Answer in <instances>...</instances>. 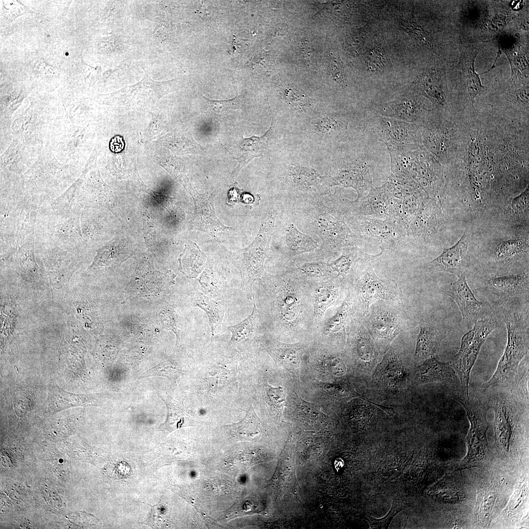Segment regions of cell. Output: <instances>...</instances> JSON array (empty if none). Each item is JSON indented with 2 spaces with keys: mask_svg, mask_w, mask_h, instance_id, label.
Returning a JSON list of instances; mask_svg holds the SVG:
<instances>
[{
  "mask_svg": "<svg viewBox=\"0 0 529 529\" xmlns=\"http://www.w3.org/2000/svg\"><path fill=\"white\" fill-rule=\"evenodd\" d=\"M503 313L507 330V343L495 372L481 386L484 391L494 385L511 381L517 374L519 364L529 352L528 319L511 306H505Z\"/></svg>",
  "mask_w": 529,
  "mask_h": 529,
  "instance_id": "1",
  "label": "cell"
},
{
  "mask_svg": "<svg viewBox=\"0 0 529 529\" xmlns=\"http://www.w3.org/2000/svg\"><path fill=\"white\" fill-rule=\"evenodd\" d=\"M276 214L269 213L262 219L254 240L246 247L232 254L235 265L240 271L242 288L253 294L254 282L261 279L264 262L269 249Z\"/></svg>",
  "mask_w": 529,
  "mask_h": 529,
  "instance_id": "2",
  "label": "cell"
},
{
  "mask_svg": "<svg viewBox=\"0 0 529 529\" xmlns=\"http://www.w3.org/2000/svg\"><path fill=\"white\" fill-rule=\"evenodd\" d=\"M310 225L330 249L339 250L353 247L359 238L347 224L342 211L317 203L310 209Z\"/></svg>",
  "mask_w": 529,
  "mask_h": 529,
  "instance_id": "3",
  "label": "cell"
},
{
  "mask_svg": "<svg viewBox=\"0 0 529 529\" xmlns=\"http://www.w3.org/2000/svg\"><path fill=\"white\" fill-rule=\"evenodd\" d=\"M498 327L496 320L485 317L478 320L462 337L458 352L450 361L460 380L464 397L470 398V374L480 350L489 334Z\"/></svg>",
  "mask_w": 529,
  "mask_h": 529,
  "instance_id": "4",
  "label": "cell"
},
{
  "mask_svg": "<svg viewBox=\"0 0 529 529\" xmlns=\"http://www.w3.org/2000/svg\"><path fill=\"white\" fill-rule=\"evenodd\" d=\"M369 137L383 142L386 146L417 149L422 143L419 126L372 113L362 121Z\"/></svg>",
  "mask_w": 529,
  "mask_h": 529,
  "instance_id": "5",
  "label": "cell"
},
{
  "mask_svg": "<svg viewBox=\"0 0 529 529\" xmlns=\"http://www.w3.org/2000/svg\"><path fill=\"white\" fill-rule=\"evenodd\" d=\"M456 400L464 408L470 422L466 439L467 453L459 467L476 465L486 459L488 452L486 433L489 424L486 417L489 407L480 401L464 397H457Z\"/></svg>",
  "mask_w": 529,
  "mask_h": 529,
  "instance_id": "6",
  "label": "cell"
},
{
  "mask_svg": "<svg viewBox=\"0 0 529 529\" xmlns=\"http://www.w3.org/2000/svg\"><path fill=\"white\" fill-rule=\"evenodd\" d=\"M345 221L359 239L376 245L382 251L394 248L407 235L404 229L390 219L352 215Z\"/></svg>",
  "mask_w": 529,
  "mask_h": 529,
  "instance_id": "7",
  "label": "cell"
},
{
  "mask_svg": "<svg viewBox=\"0 0 529 529\" xmlns=\"http://www.w3.org/2000/svg\"><path fill=\"white\" fill-rule=\"evenodd\" d=\"M375 163L369 155H362L350 162L342 161L333 176L328 179V186L352 188L357 192L359 198L371 188Z\"/></svg>",
  "mask_w": 529,
  "mask_h": 529,
  "instance_id": "8",
  "label": "cell"
},
{
  "mask_svg": "<svg viewBox=\"0 0 529 529\" xmlns=\"http://www.w3.org/2000/svg\"><path fill=\"white\" fill-rule=\"evenodd\" d=\"M494 412L495 442L501 451L508 453L516 433V420L519 406L511 395L499 394L491 402Z\"/></svg>",
  "mask_w": 529,
  "mask_h": 529,
  "instance_id": "9",
  "label": "cell"
},
{
  "mask_svg": "<svg viewBox=\"0 0 529 529\" xmlns=\"http://www.w3.org/2000/svg\"><path fill=\"white\" fill-rule=\"evenodd\" d=\"M143 78L132 85L126 86L112 94L120 106L132 107L155 102L168 93L169 81H156L144 70Z\"/></svg>",
  "mask_w": 529,
  "mask_h": 529,
  "instance_id": "10",
  "label": "cell"
},
{
  "mask_svg": "<svg viewBox=\"0 0 529 529\" xmlns=\"http://www.w3.org/2000/svg\"><path fill=\"white\" fill-rule=\"evenodd\" d=\"M446 294L456 303L461 312L464 325L472 326L484 316V303L479 301L469 288L465 275L462 274L458 279L446 289Z\"/></svg>",
  "mask_w": 529,
  "mask_h": 529,
  "instance_id": "11",
  "label": "cell"
},
{
  "mask_svg": "<svg viewBox=\"0 0 529 529\" xmlns=\"http://www.w3.org/2000/svg\"><path fill=\"white\" fill-rule=\"evenodd\" d=\"M392 195L384 185L371 188L368 194L355 201L347 199L352 215L372 216L382 220L390 219L389 202Z\"/></svg>",
  "mask_w": 529,
  "mask_h": 529,
  "instance_id": "12",
  "label": "cell"
},
{
  "mask_svg": "<svg viewBox=\"0 0 529 529\" xmlns=\"http://www.w3.org/2000/svg\"><path fill=\"white\" fill-rule=\"evenodd\" d=\"M275 305L279 319L283 325L289 327L298 324L302 317V299L298 288L289 283L277 287Z\"/></svg>",
  "mask_w": 529,
  "mask_h": 529,
  "instance_id": "13",
  "label": "cell"
},
{
  "mask_svg": "<svg viewBox=\"0 0 529 529\" xmlns=\"http://www.w3.org/2000/svg\"><path fill=\"white\" fill-rule=\"evenodd\" d=\"M425 111L422 103L417 98L406 96L376 105L372 108L371 112L382 116L418 124L424 118Z\"/></svg>",
  "mask_w": 529,
  "mask_h": 529,
  "instance_id": "14",
  "label": "cell"
},
{
  "mask_svg": "<svg viewBox=\"0 0 529 529\" xmlns=\"http://www.w3.org/2000/svg\"><path fill=\"white\" fill-rule=\"evenodd\" d=\"M468 238L465 232L452 247L444 248L442 253L428 264L435 271L445 272L458 277L464 273L468 265Z\"/></svg>",
  "mask_w": 529,
  "mask_h": 529,
  "instance_id": "15",
  "label": "cell"
},
{
  "mask_svg": "<svg viewBox=\"0 0 529 529\" xmlns=\"http://www.w3.org/2000/svg\"><path fill=\"white\" fill-rule=\"evenodd\" d=\"M429 321H423L420 325L414 354L418 362L433 357L438 351L447 331Z\"/></svg>",
  "mask_w": 529,
  "mask_h": 529,
  "instance_id": "16",
  "label": "cell"
},
{
  "mask_svg": "<svg viewBox=\"0 0 529 529\" xmlns=\"http://www.w3.org/2000/svg\"><path fill=\"white\" fill-rule=\"evenodd\" d=\"M359 291L364 306L368 307L375 301L393 297L385 280L379 279L370 264L361 272L359 280Z\"/></svg>",
  "mask_w": 529,
  "mask_h": 529,
  "instance_id": "17",
  "label": "cell"
},
{
  "mask_svg": "<svg viewBox=\"0 0 529 529\" xmlns=\"http://www.w3.org/2000/svg\"><path fill=\"white\" fill-rule=\"evenodd\" d=\"M456 376L450 361L441 362L432 357L416 367L414 379L416 384L423 385L453 380Z\"/></svg>",
  "mask_w": 529,
  "mask_h": 529,
  "instance_id": "18",
  "label": "cell"
},
{
  "mask_svg": "<svg viewBox=\"0 0 529 529\" xmlns=\"http://www.w3.org/2000/svg\"><path fill=\"white\" fill-rule=\"evenodd\" d=\"M94 396L67 392L57 385H50L48 399L43 406L46 412L53 413L66 409L93 404Z\"/></svg>",
  "mask_w": 529,
  "mask_h": 529,
  "instance_id": "19",
  "label": "cell"
},
{
  "mask_svg": "<svg viewBox=\"0 0 529 529\" xmlns=\"http://www.w3.org/2000/svg\"><path fill=\"white\" fill-rule=\"evenodd\" d=\"M292 186L304 192H317L328 177L322 176L314 168L300 165H292L288 171Z\"/></svg>",
  "mask_w": 529,
  "mask_h": 529,
  "instance_id": "20",
  "label": "cell"
},
{
  "mask_svg": "<svg viewBox=\"0 0 529 529\" xmlns=\"http://www.w3.org/2000/svg\"><path fill=\"white\" fill-rule=\"evenodd\" d=\"M160 397L164 401L167 409V416L165 422L161 424L159 429L169 433L184 427L190 426L192 418L183 404L174 400L168 394Z\"/></svg>",
  "mask_w": 529,
  "mask_h": 529,
  "instance_id": "21",
  "label": "cell"
},
{
  "mask_svg": "<svg viewBox=\"0 0 529 529\" xmlns=\"http://www.w3.org/2000/svg\"><path fill=\"white\" fill-rule=\"evenodd\" d=\"M207 257L194 242L185 245L179 257V270L189 278H196L205 269Z\"/></svg>",
  "mask_w": 529,
  "mask_h": 529,
  "instance_id": "22",
  "label": "cell"
},
{
  "mask_svg": "<svg viewBox=\"0 0 529 529\" xmlns=\"http://www.w3.org/2000/svg\"><path fill=\"white\" fill-rule=\"evenodd\" d=\"M419 91L437 106H443L445 94L440 72L434 68H429L422 72L418 82Z\"/></svg>",
  "mask_w": 529,
  "mask_h": 529,
  "instance_id": "23",
  "label": "cell"
},
{
  "mask_svg": "<svg viewBox=\"0 0 529 529\" xmlns=\"http://www.w3.org/2000/svg\"><path fill=\"white\" fill-rule=\"evenodd\" d=\"M498 497V490L494 483H483L478 490V518L482 526H487L491 521Z\"/></svg>",
  "mask_w": 529,
  "mask_h": 529,
  "instance_id": "24",
  "label": "cell"
},
{
  "mask_svg": "<svg viewBox=\"0 0 529 529\" xmlns=\"http://www.w3.org/2000/svg\"><path fill=\"white\" fill-rule=\"evenodd\" d=\"M272 123L271 120L270 128L263 136H252L242 140L240 144L241 156L235 158L238 162V165L233 172L234 176H237L240 170L252 159L262 155L265 148L268 136L271 133Z\"/></svg>",
  "mask_w": 529,
  "mask_h": 529,
  "instance_id": "25",
  "label": "cell"
},
{
  "mask_svg": "<svg viewBox=\"0 0 529 529\" xmlns=\"http://www.w3.org/2000/svg\"><path fill=\"white\" fill-rule=\"evenodd\" d=\"M195 306L203 310L207 314L212 333V340L220 331L225 310L220 303L203 293L197 292L194 300Z\"/></svg>",
  "mask_w": 529,
  "mask_h": 529,
  "instance_id": "26",
  "label": "cell"
},
{
  "mask_svg": "<svg viewBox=\"0 0 529 529\" xmlns=\"http://www.w3.org/2000/svg\"><path fill=\"white\" fill-rule=\"evenodd\" d=\"M72 262L66 255H53L46 261L50 283L52 287L59 289L65 286L72 273L70 266Z\"/></svg>",
  "mask_w": 529,
  "mask_h": 529,
  "instance_id": "27",
  "label": "cell"
},
{
  "mask_svg": "<svg viewBox=\"0 0 529 529\" xmlns=\"http://www.w3.org/2000/svg\"><path fill=\"white\" fill-rule=\"evenodd\" d=\"M489 285L501 294L516 295L528 292V275H514L491 278Z\"/></svg>",
  "mask_w": 529,
  "mask_h": 529,
  "instance_id": "28",
  "label": "cell"
},
{
  "mask_svg": "<svg viewBox=\"0 0 529 529\" xmlns=\"http://www.w3.org/2000/svg\"><path fill=\"white\" fill-rule=\"evenodd\" d=\"M285 241L289 249L298 254L313 251L318 246L312 237L301 232L291 223L286 229Z\"/></svg>",
  "mask_w": 529,
  "mask_h": 529,
  "instance_id": "29",
  "label": "cell"
},
{
  "mask_svg": "<svg viewBox=\"0 0 529 529\" xmlns=\"http://www.w3.org/2000/svg\"><path fill=\"white\" fill-rule=\"evenodd\" d=\"M246 412L240 421L226 426L236 438L241 440H249L260 433L258 418L252 405Z\"/></svg>",
  "mask_w": 529,
  "mask_h": 529,
  "instance_id": "30",
  "label": "cell"
},
{
  "mask_svg": "<svg viewBox=\"0 0 529 529\" xmlns=\"http://www.w3.org/2000/svg\"><path fill=\"white\" fill-rule=\"evenodd\" d=\"M253 308L251 313L240 323L228 327L232 333L229 345L248 340L255 331L259 321L260 314L253 295Z\"/></svg>",
  "mask_w": 529,
  "mask_h": 529,
  "instance_id": "31",
  "label": "cell"
},
{
  "mask_svg": "<svg viewBox=\"0 0 529 529\" xmlns=\"http://www.w3.org/2000/svg\"><path fill=\"white\" fill-rule=\"evenodd\" d=\"M317 131L334 138H341L348 132V121L337 115H324L314 122Z\"/></svg>",
  "mask_w": 529,
  "mask_h": 529,
  "instance_id": "32",
  "label": "cell"
},
{
  "mask_svg": "<svg viewBox=\"0 0 529 529\" xmlns=\"http://www.w3.org/2000/svg\"><path fill=\"white\" fill-rule=\"evenodd\" d=\"M264 349L273 359L279 362H296L299 358L297 348L265 336L261 339Z\"/></svg>",
  "mask_w": 529,
  "mask_h": 529,
  "instance_id": "33",
  "label": "cell"
},
{
  "mask_svg": "<svg viewBox=\"0 0 529 529\" xmlns=\"http://www.w3.org/2000/svg\"><path fill=\"white\" fill-rule=\"evenodd\" d=\"M383 185L393 196L401 200L420 192L412 179L391 173Z\"/></svg>",
  "mask_w": 529,
  "mask_h": 529,
  "instance_id": "34",
  "label": "cell"
},
{
  "mask_svg": "<svg viewBox=\"0 0 529 529\" xmlns=\"http://www.w3.org/2000/svg\"><path fill=\"white\" fill-rule=\"evenodd\" d=\"M338 295V289L335 286L325 284L316 288L313 295V317L316 319H320L328 308L335 302Z\"/></svg>",
  "mask_w": 529,
  "mask_h": 529,
  "instance_id": "35",
  "label": "cell"
},
{
  "mask_svg": "<svg viewBox=\"0 0 529 529\" xmlns=\"http://www.w3.org/2000/svg\"><path fill=\"white\" fill-rule=\"evenodd\" d=\"M21 250L18 253V265L22 277L30 283L41 282L43 275L35 261L32 248L28 247Z\"/></svg>",
  "mask_w": 529,
  "mask_h": 529,
  "instance_id": "36",
  "label": "cell"
},
{
  "mask_svg": "<svg viewBox=\"0 0 529 529\" xmlns=\"http://www.w3.org/2000/svg\"><path fill=\"white\" fill-rule=\"evenodd\" d=\"M350 306V297L348 296L336 314L327 321L325 326L327 331L332 333L337 332L345 326L349 315Z\"/></svg>",
  "mask_w": 529,
  "mask_h": 529,
  "instance_id": "37",
  "label": "cell"
},
{
  "mask_svg": "<svg viewBox=\"0 0 529 529\" xmlns=\"http://www.w3.org/2000/svg\"><path fill=\"white\" fill-rule=\"evenodd\" d=\"M202 293L205 295L217 294L222 288L218 276L212 269L206 268L199 279Z\"/></svg>",
  "mask_w": 529,
  "mask_h": 529,
  "instance_id": "38",
  "label": "cell"
},
{
  "mask_svg": "<svg viewBox=\"0 0 529 529\" xmlns=\"http://www.w3.org/2000/svg\"><path fill=\"white\" fill-rule=\"evenodd\" d=\"M476 55L477 53H475L471 59L466 75L467 90L472 104L475 98L484 88V86L481 84L480 76L475 70L474 63Z\"/></svg>",
  "mask_w": 529,
  "mask_h": 529,
  "instance_id": "39",
  "label": "cell"
},
{
  "mask_svg": "<svg viewBox=\"0 0 529 529\" xmlns=\"http://www.w3.org/2000/svg\"><path fill=\"white\" fill-rule=\"evenodd\" d=\"M527 244L521 240H510L503 242L499 247L496 256L502 260L510 259L524 252Z\"/></svg>",
  "mask_w": 529,
  "mask_h": 529,
  "instance_id": "40",
  "label": "cell"
},
{
  "mask_svg": "<svg viewBox=\"0 0 529 529\" xmlns=\"http://www.w3.org/2000/svg\"><path fill=\"white\" fill-rule=\"evenodd\" d=\"M327 68L333 79L342 87L346 86L344 68L339 56L336 52L328 53Z\"/></svg>",
  "mask_w": 529,
  "mask_h": 529,
  "instance_id": "41",
  "label": "cell"
},
{
  "mask_svg": "<svg viewBox=\"0 0 529 529\" xmlns=\"http://www.w3.org/2000/svg\"><path fill=\"white\" fill-rule=\"evenodd\" d=\"M403 509L402 504L397 501H393L389 512L386 516L376 519L371 516L367 517L370 526L374 529H387L394 516Z\"/></svg>",
  "mask_w": 529,
  "mask_h": 529,
  "instance_id": "42",
  "label": "cell"
},
{
  "mask_svg": "<svg viewBox=\"0 0 529 529\" xmlns=\"http://www.w3.org/2000/svg\"><path fill=\"white\" fill-rule=\"evenodd\" d=\"M375 332L377 336L383 338L392 337L393 333L396 330V323L391 316L380 317L376 323Z\"/></svg>",
  "mask_w": 529,
  "mask_h": 529,
  "instance_id": "43",
  "label": "cell"
},
{
  "mask_svg": "<svg viewBox=\"0 0 529 529\" xmlns=\"http://www.w3.org/2000/svg\"><path fill=\"white\" fill-rule=\"evenodd\" d=\"M162 320L165 327L172 331L176 336V344H180V333L176 314L172 308L163 312Z\"/></svg>",
  "mask_w": 529,
  "mask_h": 529,
  "instance_id": "44",
  "label": "cell"
},
{
  "mask_svg": "<svg viewBox=\"0 0 529 529\" xmlns=\"http://www.w3.org/2000/svg\"><path fill=\"white\" fill-rule=\"evenodd\" d=\"M352 264L351 257L343 254L337 259L333 261L327 265L333 272H336L337 275L344 277L347 274L350 269Z\"/></svg>",
  "mask_w": 529,
  "mask_h": 529,
  "instance_id": "45",
  "label": "cell"
},
{
  "mask_svg": "<svg viewBox=\"0 0 529 529\" xmlns=\"http://www.w3.org/2000/svg\"><path fill=\"white\" fill-rule=\"evenodd\" d=\"M284 95L288 102L295 107L307 106L309 104L307 97L298 90L292 88L286 87Z\"/></svg>",
  "mask_w": 529,
  "mask_h": 529,
  "instance_id": "46",
  "label": "cell"
},
{
  "mask_svg": "<svg viewBox=\"0 0 529 529\" xmlns=\"http://www.w3.org/2000/svg\"><path fill=\"white\" fill-rule=\"evenodd\" d=\"M325 264L321 263H307L301 266L302 272L310 278H321L325 275Z\"/></svg>",
  "mask_w": 529,
  "mask_h": 529,
  "instance_id": "47",
  "label": "cell"
},
{
  "mask_svg": "<svg viewBox=\"0 0 529 529\" xmlns=\"http://www.w3.org/2000/svg\"><path fill=\"white\" fill-rule=\"evenodd\" d=\"M526 495L527 484L525 481H522L520 482L519 487L516 490L514 495L512 497V500L508 505V509L513 511L517 509L523 502Z\"/></svg>",
  "mask_w": 529,
  "mask_h": 529,
  "instance_id": "48",
  "label": "cell"
},
{
  "mask_svg": "<svg viewBox=\"0 0 529 529\" xmlns=\"http://www.w3.org/2000/svg\"><path fill=\"white\" fill-rule=\"evenodd\" d=\"M381 52L376 49H373L369 53L367 57L368 68L371 71L381 69L384 66V58Z\"/></svg>",
  "mask_w": 529,
  "mask_h": 529,
  "instance_id": "49",
  "label": "cell"
},
{
  "mask_svg": "<svg viewBox=\"0 0 529 529\" xmlns=\"http://www.w3.org/2000/svg\"><path fill=\"white\" fill-rule=\"evenodd\" d=\"M267 394L271 402L277 407L281 408L285 402L284 394L281 387L274 388L267 385Z\"/></svg>",
  "mask_w": 529,
  "mask_h": 529,
  "instance_id": "50",
  "label": "cell"
},
{
  "mask_svg": "<svg viewBox=\"0 0 529 529\" xmlns=\"http://www.w3.org/2000/svg\"><path fill=\"white\" fill-rule=\"evenodd\" d=\"M511 66V72L514 71L521 72H528V62L526 58L521 55H516L513 59L510 62Z\"/></svg>",
  "mask_w": 529,
  "mask_h": 529,
  "instance_id": "51",
  "label": "cell"
},
{
  "mask_svg": "<svg viewBox=\"0 0 529 529\" xmlns=\"http://www.w3.org/2000/svg\"><path fill=\"white\" fill-rule=\"evenodd\" d=\"M528 189L520 196L514 199L512 202V208L517 212H522L528 206Z\"/></svg>",
  "mask_w": 529,
  "mask_h": 529,
  "instance_id": "52",
  "label": "cell"
},
{
  "mask_svg": "<svg viewBox=\"0 0 529 529\" xmlns=\"http://www.w3.org/2000/svg\"><path fill=\"white\" fill-rule=\"evenodd\" d=\"M399 23L402 27L409 33L415 35L418 38L423 37L424 32L413 23L407 20H401Z\"/></svg>",
  "mask_w": 529,
  "mask_h": 529,
  "instance_id": "53",
  "label": "cell"
},
{
  "mask_svg": "<svg viewBox=\"0 0 529 529\" xmlns=\"http://www.w3.org/2000/svg\"><path fill=\"white\" fill-rule=\"evenodd\" d=\"M518 97L523 103H527L529 101V87L528 85L524 86L519 90Z\"/></svg>",
  "mask_w": 529,
  "mask_h": 529,
  "instance_id": "54",
  "label": "cell"
},
{
  "mask_svg": "<svg viewBox=\"0 0 529 529\" xmlns=\"http://www.w3.org/2000/svg\"><path fill=\"white\" fill-rule=\"evenodd\" d=\"M343 463V461H342V460L341 459H340L339 460H338V459H336L335 462V466L336 468L337 469H339V467H341L342 466H343V465H341V464L340 465V463Z\"/></svg>",
  "mask_w": 529,
  "mask_h": 529,
  "instance_id": "55",
  "label": "cell"
}]
</instances>
